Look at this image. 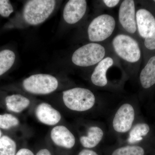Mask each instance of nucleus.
Wrapping results in <instances>:
<instances>
[{"label": "nucleus", "instance_id": "f257e3e1", "mask_svg": "<svg viewBox=\"0 0 155 155\" xmlns=\"http://www.w3.org/2000/svg\"><path fill=\"white\" fill-rule=\"evenodd\" d=\"M63 101L69 110L84 112L91 109L94 105L95 97L87 89L75 87L63 92Z\"/></svg>", "mask_w": 155, "mask_h": 155}, {"label": "nucleus", "instance_id": "f03ea898", "mask_svg": "<svg viewBox=\"0 0 155 155\" xmlns=\"http://www.w3.org/2000/svg\"><path fill=\"white\" fill-rule=\"evenodd\" d=\"M54 0H31L25 4L23 17L28 24L37 25L42 23L49 17L55 7Z\"/></svg>", "mask_w": 155, "mask_h": 155}, {"label": "nucleus", "instance_id": "7ed1b4c3", "mask_svg": "<svg viewBox=\"0 0 155 155\" xmlns=\"http://www.w3.org/2000/svg\"><path fill=\"white\" fill-rule=\"evenodd\" d=\"M106 50L103 45L92 42L78 48L73 53L72 63L80 67H88L97 64L104 58Z\"/></svg>", "mask_w": 155, "mask_h": 155}, {"label": "nucleus", "instance_id": "20e7f679", "mask_svg": "<svg viewBox=\"0 0 155 155\" xmlns=\"http://www.w3.org/2000/svg\"><path fill=\"white\" fill-rule=\"evenodd\" d=\"M115 52L121 59L128 63L138 62L141 57V51L137 41L129 35L120 34L112 41Z\"/></svg>", "mask_w": 155, "mask_h": 155}, {"label": "nucleus", "instance_id": "39448f33", "mask_svg": "<svg viewBox=\"0 0 155 155\" xmlns=\"http://www.w3.org/2000/svg\"><path fill=\"white\" fill-rule=\"evenodd\" d=\"M116 22L113 16L107 14L99 15L93 19L87 28L89 39L93 42L104 41L112 35Z\"/></svg>", "mask_w": 155, "mask_h": 155}, {"label": "nucleus", "instance_id": "423d86ee", "mask_svg": "<svg viewBox=\"0 0 155 155\" xmlns=\"http://www.w3.org/2000/svg\"><path fill=\"white\" fill-rule=\"evenodd\" d=\"M58 81L53 75L35 74L25 78L22 82L23 88L30 93L38 95L49 94L58 88Z\"/></svg>", "mask_w": 155, "mask_h": 155}, {"label": "nucleus", "instance_id": "0eeeda50", "mask_svg": "<svg viewBox=\"0 0 155 155\" xmlns=\"http://www.w3.org/2000/svg\"><path fill=\"white\" fill-rule=\"evenodd\" d=\"M135 117L134 109L131 105H122L116 112L113 121L114 130L119 133H125L132 126Z\"/></svg>", "mask_w": 155, "mask_h": 155}, {"label": "nucleus", "instance_id": "6e6552de", "mask_svg": "<svg viewBox=\"0 0 155 155\" xmlns=\"http://www.w3.org/2000/svg\"><path fill=\"white\" fill-rule=\"evenodd\" d=\"M119 23L124 30L130 34L137 30L135 3L133 0H125L121 3L119 11Z\"/></svg>", "mask_w": 155, "mask_h": 155}, {"label": "nucleus", "instance_id": "1a4fd4ad", "mask_svg": "<svg viewBox=\"0 0 155 155\" xmlns=\"http://www.w3.org/2000/svg\"><path fill=\"white\" fill-rule=\"evenodd\" d=\"M87 2L85 0H70L64 7L63 17L70 24L77 23L83 18L86 13Z\"/></svg>", "mask_w": 155, "mask_h": 155}, {"label": "nucleus", "instance_id": "9d476101", "mask_svg": "<svg viewBox=\"0 0 155 155\" xmlns=\"http://www.w3.org/2000/svg\"><path fill=\"white\" fill-rule=\"evenodd\" d=\"M51 137L53 143L60 147L70 149L75 145V136L64 125H58L53 127L51 132Z\"/></svg>", "mask_w": 155, "mask_h": 155}, {"label": "nucleus", "instance_id": "9b49d317", "mask_svg": "<svg viewBox=\"0 0 155 155\" xmlns=\"http://www.w3.org/2000/svg\"><path fill=\"white\" fill-rule=\"evenodd\" d=\"M137 27L139 34L146 38L152 33L155 27V18L149 11L140 9L136 13Z\"/></svg>", "mask_w": 155, "mask_h": 155}, {"label": "nucleus", "instance_id": "f8f14e48", "mask_svg": "<svg viewBox=\"0 0 155 155\" xmlns=\"http://www.w3.org/2000/svg\"><path fill=\"white\" fill-rule=\"evenodd\" d=\"M35 115L40 122L49 126L56 125L61 119L60 112L47 103L38 105L35 110Z\"/></svg>", "mask_w": 155, "mask_h": 155}, {"label": "nucleus", "instance_id": "ddd939ff", "mask_svg": "<svg viewBox=\"0 0 155 155\" xmlns=\"http://www.w3.org/2000/svg\"><path fill=\"white\" fill-rule=\"evenodd\" d=\"M113 58L106 57L97 64L91 76V82L96 86L103 87L108 83L107 72L114 64Z\"/></svg>", "mask_w": 155, "mask_h": 155}, {"label": "nucleus", "instance_id": "4468645a", "mask_svg": "<svg viewBox=\"0 0 155 155\" xmlns=\"http://www.w3.org/2000/svg\"><path fill=\"white\" fill-rule=\"evenodd\" d=\"M104 134L101 128L97 126H92L89 128L87 135L80 137L81 143L85 148L95 147L102 139Z\"/></svg>", "mask_w": 155, "mask_h": 155}, {"label": "nucleus", "instance_id": "2eb2a0df", "mask_svg": "<svg viewBox=\"0 0 155 155\" xmlns=\"http://www.w3.org/2000/svg\"><path fill=\"white\" fill-rule=\"evenodd\" d=\"M5 103L9 110L15 113H20L28 107L30 101L22 95L15 94L6 97Z\"/></svg>", "mask_w": 155, "mask_h": 155}, {"label": "nucleus", "instance_id": "dca6fc26", "mask_svg": "<svg viewBox=\"0 0 155 155\" xmlns=\"http://www.w3.org/2000/svg\"><path fill=\"white\" fill-rule=\"evenodd\" d=\"M142 86L150 88L155 84V56L150 58L140 75Z\"/></svg>", "mask_w": 155, "mask_h": 155}, {"label": "nucleus", "instance_id": "f3484780", "mask_svg": "<svg viewBox=\"0 0 155 155\" xmlns=\"http://www.w3.org/2000/svg\"><path fill=\"white\" fill-rule=\"evenodd\" d=\"M150 130L149 126L145 123L136 124L130 130L127 141L134 143L142 140L143 137L147 135Z\"/></svg>", "mask_w": 155, "mask_h": 155}, {"label": "nucleus", "instance_id": "a211bd4d", "mask_svg": "<svg viewBox=\"0 0 155 155\" xmlns=\"http://www.w3.org/2000/svg\"><path fill=\"white\" fill-rule=\"evenodd\" d=\"M15 59V54L11 50H4L0 51V76L11 69Z\"/></svg>", "mask_w": 155, "mask_h": 155}, {"label": "nucleus", "instance_id": "6ab92c4d", "mask_svg": "<svg viewBox=\"0 0 155 155\" xmlns=\"http://www.w3.org/2000/svg\"><path fill=\"white\" fill-rule=\"evenodd\" d=\"M17 144L14 140L8 136L0 138V155H16Z\"/></svg>", "mask_w": 155, "mask_h": 155}, {"label": "nucleus", "instance_id": "aec40b11", "mask_svg": "<svg viewBox=\"0 0 155 155\" xmlns=\"http://www.w3.org/2000/svg\"><path fill=\"white\" fill-rule=\"evenodd\" d=\"M144 150L139 146H126L114 151L112 155H144Z\"/></svg>", "mask_w": 155, "mask_h": 155}, {"label": "nucleus", "instance_id": "412c9836", "mask_svg": "<svg viewBox=\"0 0 155 155\" xmlns=\"http://www.w3.org/2000/svg\"><path fill=\"white\" fill-rule=\"evenodd\" d=\"M19 119L11 114H0V128L3 129H10L19 125Z\"/></svg>", "mask_w": 155, "mask_h": 155}, {"label": "nucleus", "instance_id": "4be33fe9", "mask_svg": "<svg viewBox=\"0 0 155 155\" xmlns=\"http://www.w3.org/2000/svg\"><path fill=\"white\" fill-rule=\"evenodd\" d=\"M13 12L14 8L10 1L0 0V15L2 17H8Z\"/></svg>", "mask_w": 155, "mask_h": 155}, {"label": "nucleus", "instance_id": "5701e85b", "mask_svg": "<svg viewBox=\"0 0 155 155\" xmlns=\"http://www.w3.org/2000/svg\"><path fill=\"white\" fill-rule=\"evenodd\" d=\"M144 45L148 50H155V27L151 35L145 38Z\"/></svg>", "mask_w": 155, "mask_h": 155}, {"label": "nucleus", "instance_id": "b1692460", "mask_svg": "<svg viewBox=\"0 0 155 155\" xmlns=\"http://www.w3.org/2000/svg\"><path fill=\"white\" fill-rule=\"evenodd\" d=\"M16 155H35V154L29 149L22 148L17 151Z\"/></svg>", "mask_w": 155, "mask_h": 155}, {"label": "nucleus", "instance_id": "393cba45", "mask_svg": "<svg viewBox=\"0 0 155 155\" xmlns=\"http://www.w3.org/2000/svg\"><path fill=\"white\" fill-rule=\"evenodd\" d=\"M120 1L119 0H104L103 3L108 8H113L117 6Z\"/></svg>", "mask_w": 155, "mask_h": 155}, {"label": "nucleus", "instance_id": "a878e982", "mask_svg": "<svg viewBox=\"0 0 155 155\" xmlns=\"http://www.w3.org/2000/svg\"><path fill=\"white\" fill-rule=\"evenodd\" d=\"M77 155H98V154L94 151L88 149H85L81 151Z\"/></svg>", "mask_w": 155, "mask_h": 155}, {"label": "nucleus", "instance_id": "bb28decb", "mask_svg": "<svg viewBox=\"0 0 155 155\" xmlns=\"http://www.w3.org/2000/svg\"><path fill=\"white\" fill-rule=\"evenodd\" d=\"M35 155H53L49 150L46 148L41 149L38 150Z\"/></svg>", "mask_w": 155, "mask_h": 155}, {"label": "nucleus", "instance_id": "cd10ccee", "mask_svg": "<svg viewBox=\"0 0 155 155\" xmlns=\"http://www.w3.org/2000/svg\"><path fill=\"white\" fill-rule=\"evenodd\" d=\"M2 131H1V130H0V138L2 137Z\"/></svg>", "mask_w": 155, "mask_h": 155}, {"label": "nucleus", "instance_id": "c85d7f7f", "mask_svg": "<svg viewBox=\"0 0 155 155\" xmlns=\"http://www.w3.org/2000/svg\"><path fill=\"white\" fill-rule=\"evenodd\" d=\"M154 2H155V1H154Z\"/></svg>", "mask_w": 155, "mask_h": 155}]
</instances>
